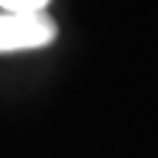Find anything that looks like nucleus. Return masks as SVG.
I'll return each mask as SVG.
<instances>
[{"label": "nucleus", "mask_w": 158, "mask_h": 158, "mask_svg": "<svg viewBox=\"0 0 158 158\" xmlns=\"http://www.w3.org/2000/svg\"><path fill=\"white\" fill-rule=\"evenodd\" d=\"M58 36V25L47 11H3L0 14V53L36 50Z\"/></svg>", "instance_id": "f257e3e1"}, {"label": "nucleus", "mask_w": 158, "mask_h": 158, "mask_svg": "<svg viewBox=\"0 0 158 158\" xmlns=\"http://www.w3.org/2000/svg\"><path fill=\"white\" fill-rule=\"evenodd\" d=\"M50 0H0L3 11H44Z\"/></svg>", "instance_id": "f03ea898"}]
</instances>
